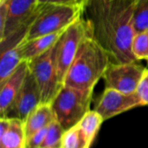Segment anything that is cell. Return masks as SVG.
Listing matches in <instances>:
<instances>
[{"label":"cell","instance_id":"d4e9b609","mask_svg":"<svg viewBox=\"0 0 148 148\" xmlns=\"http://www.w3.org/2000/svg\"><path fill=\"white\" fill-rule=\"evenodd\" d=\"M147 65H148V59H147Z\"/></svg>","mask_w":148,"mask_h":148},{"label":"cell","instance_id":"8992f818","mask_svg":"<svg viewBox=\"0 0 148 148\" xmlns=\"http://www.w3.org/2000/svg\"><path fill=\"white\" fill-rule=\"evenodd\" d=\"M55 49L56 45L41 56L29 61V71L37 82L42 103L45 104H50L63 87L57 73Z\"/></svg>","mask_w":148,"mask_h":148},{"label":"cell","instance_id":"7402d4cb","mask_svg":"<svg viewBox=\"0 0 148 148\" xmlns=\"http://www.w3.org/2000/svg\"><path fill=\"white\" fill-rule=\"evenodd\" d=\"M137 95L143 102L144 106H148V69H147L137 88Z\"/></svg>","mask_w":148,"mask_h":148},{"label":"cell","instance_id":"e0dca14e","mask_svg":"<svg viewBox=\"0 0 148 148\" xmlns=\"http://www.w3.org/2000/svg\"><path fill=\"white\" fill-rule=\"evenodd\" d=\"M91 146V142L77 125L63 134L62 148H90Z\"/></svg>","mask_w":148,"mask_h":148},{"label":"cell","instance_id":"cb8c5ba5","mask_svg":"<svg viewBox=\"0 0 148 148\" xmlns=\"http://www.w3.org/2000/svg\"><path fill=\"white\" fill-rule=\"evenodd\" d=\"M9 8L6 0H0V39L3 36L8 21Z\"/></svg>","mask_w":148,"mask_h":148},{"label":"cell","instance_id":"44dd1931","mask_svg":"<svg viewBox=\"0 0 148 148\" xmlns=\"http://www.w3.org/2000/svg\"><path fill=\"white\" fill-rule=\"evenodd\" d=\"M90 0H38L39 3H51V4H61V5H69L75 6L85 10L86 6L88 5Z\"/></svg>","mask_w":148,"mask_h":148},{"label":"cell","instance_id":"603a6c76","mask_svg":"<svg viewBox=\"0 0 148 148\" xmlns=\"http://www.w3.org/2000/svg\"><path fill=\"white\" fill-rule=\"evenodd\" d=\"M48 127L36 132V134L31 135L29 138H28L27 141H26V147L25 148H40L43 140H44V137L47 134Z\"/></svg>","mask_w":148,"mask_h":148},{"label":"cell","instance_id":"5bb4252c","mask_svg":"<svg viewBox=\"0 0 148 148\" xmlns=\"http://www.w3.org/2000/svg\"><path fill=\"white\" fill-rule=\"evenodd\" d=\"M55 120L50 104H40L24 121L27 139L36 132L48 127Z\"/></svg>","mask_w":148,"mask_h":148},{"label":"cell","instance_id":"5b68a950","mask_svg":"<svg viewBox=\"0 0 148 148\" xmlns=\"http://www.w3.org/2000/svg\"><path fill=\"white\" fill-rule=\"evenodd\" d=\"M84 15V14H83ZM92 34L91 26L83 16L70 24L62 33L55 49V59L59 80L64 85V79L83 38Z\"/></svg>","mask_w":148,"mask_h":148},{"label":"cell","instance_id":"277c9868","mask_svg":"<svg viewBox=\"0 0 148 148\" xmlns=\"http://www.w3.org/2000/svg\"><path fill=\"white\" fill-rule=\"evenodd\" d=\"M93 90H82L65 86L50 103L55 120L66 131L76 126L90 110Z\"/></svg>","mask_w":148,"mask_h":148},{"label":"cell","instance_id":"8fae6325","mask_svg":"<svg viewBox=\"0 0 148 148\" xmlns=\"http://www.w3.org/2000/svg\"><path fill=\"white\" fill-rule=\"evenodd\" d=\"M6 2L9 8V16L4 34L1 39L32 21L36 16L40 6L38 0H6Z\"/></svg>","mask_w":148,"mask_h":148},{"label":"cell","instance_id":"ffe728a7","mask_svg":"<svg viewBox=\"0 0 148 148\" xmlns=\"http://www.w3.org/2000/svg\"><path fill=\"white\" fill-rule=\"evenodd\" d=\"M148 29V0H136L134 11L135 33Z\"/></svg>","mask_w":148,"mask_h":148},{"label":"cell","instance_id":"3957f363","mask_svg":"<svg viewBox=\"0 0 148 148\" xmlns=\"http://www.w3.org/2000/svg\"><path fill=\"white\" fill-rule=\"evenodd\" d=\"M83 14V9L75 6L40 3L38 12L31 23L24 40H31L64 30L81 18Z\"/></svg>","mask_w":148,"mask_h":148},{"label":"cell","instance_id":"9c48e42d","mask_svg":"<svg viewBox=\"0 0 148 148\" xmlns=\"http://www.w3.org/2000/svg\"><path fill=\"white\" fill-rule=\"evenodd\" d=\"M40 104H42L40 90L35 77L29 71L16 100L4 117L0 119H16L24 122Z\"/></svg>","mask_w":148,"mask_h":148},{"label":"cell","instance_id":"4fadbf2b","mask_svg":"<svg viewBox=\"0 0 148 148\" xmlns=\"http://www.w3.org/2000/svg\"><path fill=\"white\" fill-rule=\"evenodd\" d=\"M64 30L36 37L31 40H23L19 46L22 60L29 62L53 48L57 43Z\"/></svg>","mask_w":148,"mask_h":148},{"label":"cell","instance_id":"6da1fadb","mask_svg":"<svg viewBox=\"0 0 148 148\" xmlns=\"http://www.w3.org/2000/svg\"><path fill=\"white\" fill-rule=\"evenodd\" d=\"M136 0H90L84 10L94 38L113 62H138L132 53Z\"/></svg>","mask_w":148,"mask_h":148},{"label":"cell","instance_id":"9a60e30c","mask_svg":"<svg viewBox=\"0 0 148 148\" xmlns=\"http://www.w3.org/2000/svg\"><path fill=\"white\" fill-rule=\"evenodd\" d=\"M19 46L12 47L1 52L0 83L6 80L23 61L20 56Z\"/></svg>","mask_w":148,"mask_h":148},{"label":"cell","instance_id":"52a82bcc","mask_svg":"<svg viewBox=\"0 0 148 148\" xmlns=\"http://www.w3.org/2000/svg\"><path fill=\"white\" fill-rule=\"evenodd\" d=\"M146 70L147 69L138 62H111L102 77L105 88H112L127 95L135 94Z\"/></svg>","mask_w":148,"mask_h":148},{"label":"cell","instance_id":"d6986e66","mask_svg":"<svg viewBox=\"0 0 148 148\" xmlns=\"http://www.w3.org/2000/svg\"><path fill=\"white\" fill-rule=\"evenodd\" d=\"M132 53L139 62L148 59V29L136 33L132 42Z\"/></svg>","mask_w":148,"mask_h":148},{"label":"cell","instance_id":"2e32d148","mask_svg":"<svg viewBox=\"0 0 148 148\" xmlns=\"http://www.w3.org/2000/svg\"><path fill=\"white\" fill-rule=\"evenodd\" d=\"M103 117L95 109L89 110L79 121L77 126L82 130L88 140L93 144L101 124L104 122Z\"/></svg>","mask_w":148,"mask_h":148},{"label":"cell","instance_id":"7a4b0ae2","mask_svg":"<svg viewBox=\"0 0 148 148\" xmlns=\"http://www.w3.org/2000/svg\"><path fill=\"white\" fill-rule=\"evenodd\" d=\"M110 62L108 51L94 38L93 34H89L80 44L65 76L64 85L82 90H94Z\"/></svg>","mask_w":148,"mask_h":148},{"label":"cell","instance_id":"ba28073f","mask_svg":"<svg viewBox=\"0 0 148 148\" xmlns=\"http://www.w3.org/2000/svg\"><path fill=\"white\" fill-rule=\"evenodd\" d=\"M142 106L144 104L137 93L127 95L112 88H105L95 106V110L103 117L104 121H107L124 112Z\"/></svg>","mask_w":148,"mask_h":148},{"label":"cell","instance_id":"7c38bea8","mask_svg":"<svg viewBox=\"0 0 148 148\" xmlns=\"http://www.w3.org/2000/svg\"><path fill=\"white\" fill-rule=\"evenodd\" d=\"M24 122L16 119H0V148H25Z\"/></svg>","mask_w":148,"mask_h":148},{"label":"cell","instance_id":"ac0fdd59","mask_svg":"<svg viewBox=\"0 0 148 148\" xmlns=\"http://www.w3.org/2000/svg\"><path fill=\"white\" fill-rule=\"evenodd\" d=\"M65 130L62 126L54 121L48 127L47 134L40 148H62V137Z\"/></svg>","mask_w":148,"mask_h":148},{"label":"cell","instance_id":"30bf717a","mask_svg":"<svg viewBox=\"0 0 148 148\" xmlns=\"http://www.w3.org/2000/svg\"><path fill=\"white\" fill-rule=\"evenodd\" d=\"M29 72V62L23 61L9 77L0 83V118L4 117L16 100Z\"/></svg>","mask_w":148,"mask_h":148}]
</instances>
